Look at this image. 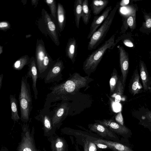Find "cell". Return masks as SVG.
Here are the masks:
<instances>
[{
  "instance_id": "cell-1",
  "label": "cell",
  "mask_w": 151,
  "mask_h": 151,
  "mask_svg": "<svg viewBox=\"0 0 151 151\" xmlns=\"http://www.w3.org/2000/svg\"><path fill=\"white\" fill-rule=\"evenodd\" d=\"M90 75L82 76L75 73L66 80L60 83L52 86L50 91L46 96L44 107L50 108L51 104L58 101H67L72 95L75 94L81 88L86 86L92 79Z\"/></svg>"
},
{
  "instance_id": "cell-2",
  "label": "cell",
  "mask_w": 151,
  "mask_h": 151,
  "mask_svg": "<svg viewBox=\"0 0 151 151\" xmlns=\"http://www.w3.org/2000/svg\"><path fill=\"white\" fill-rule=\"evenodd\" d=\"M115 35L113 34L99 48L89 55L83 63V68L88 75L96 70L107 51L114 45Z\"/></svg>"
},
{
  "instance_id": "cell-3",
  "label": "cell",
  "mask_w": 151,
  "mask_h": 151,
  "mask_svg": "<svg viewBox=\"0 0 151 151\" xmlns=\"http://www.w3.org/2000/svg\"><path fill=\"white\" fill-rule=\"evenodd\" d=\"M25 75L22 76L21 81L20 92L18 98L20 109L21 120L27 123L33 108L32 96L30 86Z\"/></svg>"
},
{
  "instance_id": "cell-4",
  "label": "cell",
  "mask_w": 151,
  "mask_h": 151,
  "mask_svg": "<svg viewBox=\"0 0 151 151\" xmlns=\"http://www.w3.org/2000/svg\"><path fill=\"white\" fill-rule=\"evenodd\" d=\"M119 7L117 4L97 30L93 34L88 45V49L92 50L96 48L103 41L112 23L114 15Z\"/></svg>"
},
{
  "instance_id": "cell-5",
  "label": "cell",
  "mask_w": 151,
  "mask_h": 151,
  "mask_svg": "<svg viewBox=\"0 0 151 151\" xmlns=\"http://www.w3.org/2000/svg\"><path fill=\"white\" fill-rule=\"evenodd\" d=\"M22 128V139L18 147V151H39L34 142L33 127L31 132L29 125L27 123H24Z\"/></svg>"
},
{
  "instance_id": "cell-6",
  "label": "cell",
  "mask_w": 151,
  "mask_h": 151,
  "mask_svg": "<svg viewBox=\"0 0 151 151\" xmlns=\"http://www.w3.org/2000/svg\"><path fill=\"white\" fill-rule=\"evenodd\" d=\"M96 122L105 126L111 131L122 136L126 138H131L132 134L130 129L112 119L96 120Z\"/></svg>"
},
{
  "instance_id": "cell-7",
  "label": "cell",
  "mask_w": 151,
  "mask_h": 151,
  "mask_svg": "<svg viewBox=\"0 0 151 151\" xmlns=\"http://www.w3.org/2000/svg\"><path fill=\"white\" fill-rule=\"evenodd\" d=\"M70 106L65 101H62L54 108V113L52 119V125L54 127L58 126L68 115Z\"/></svg>"
},
{
  "instance_id": "cell-8",
  "label": "cell",
  "mask_w": 151,
  "mask_h": 151,
  "mask_svg": "<svg viewBox=\"0 0 151 151\" xmlns=\"http://www.w3.org/2000/svg\"><path fill=\"white\" fill-rule=\"evenodd\" d=\"M133 117L139 121V124L148 129L151 132V110L143 106L132 112Z\"/></svg>"
},
{
  "instance_id": "cell-9",
  "label": "cell",
  "mask_w": 151,
  "mask_h": 151,
  "mask_svg": "<svg viewBox=\"0 0 151 151\" xmlns=\"http://www.w3.org/2000/svg\"><path fill=\"white\" fill-rule=\"evenodd\" d=\"M38 113L35 118L42 123L45 130H50L53 128L54 129L52 123L54 113V109L50 110L49 108L43 107L39 111Z\"/></svg>"
},
{
  "instance_id": "cell-10",
  "label": "cell",
  "mask_w": 151,
  "mask_h": 151,
  "mask_svg": "<svg viewBox=\"0 0 151 151\" xmlns=\"http://www.w3.org/2000/svg\"><path fill=\"white\" fill-rule=\"evenodd\" d=\"M119 52V62L123 84L125 87L129 69V58L127 52L122 46H117Z\"/></svg>"
},
{
  "instance_id": "cell-11",
  "label": "cell",
  "mask_w": 151,
  "mask_h": 151,
  "mask_svg": "<svg viewBox=\"0 0 151 151\" xmlns=\"http://www.w3.org/2000/svg\"><path fill=\"white\" fill-rule=\"evenodd\" d=\"M63 68L62 63L59 62L54 65L44 79L45 83L58 82L63 79L61 73Z\"/></svg>"
},
{
  "instance_id": "cell-12",
  "label": "cell",
  "mask_w": 151,
  "mask_h": 151,
  "mask_svg": "<svg viewBox=\"0 0 151 151\" xmlns=\"http://www.w3.org/2000/svg\"><path fill=\"white\" fill-rule=\"evenodd\" d=\"M112 10L111 6L107 7L101 15L95 16L90 27V31L87 38H91L93 34L101 25L109 15V13Z\"/></svg>"
},
{
  "instance_id": "cell-13",
  "label": "cell",
  "mask_w": 151,
  "mask_h": 151,
  "mask_svg": "<svg viewBox=\"0 0 151 151\" xmlns=\"http://www.w3.org/2000/svg\"><path fill=\"white\" fill-rule=\"evenodd\" d=\"M140 76L137 68L132 75L128 86L129 91L133 96L141 93L143 91V86L140 82Z\"/></svg>"
},
{
  "instance_id": "cell-14",
  "label": "cell",
  "mask_w": 151,
  "mask_h": 151,
  "mask_svg": "<svg viewBox=\"0 0 151 151\" xmlns=\"http://www.w3.org/2000/svg\"><path fill=\"white\" fill-rule=\"evenodd\" d=\"M140 77L145 91L151 90V78L144 62L140 60L139 63Z\"/></svg>"
},
{
  "instance_id": "cell-15",
  "label": "cell",
  "mask_w": 151,
  "mask_h": 151,
  "mask_svg": "<svg viewBox=\"0 0 151 151\" xmlns=\"http://www.w3.org/2000/svg\"><path fill=\"white\" fill-rule=\"evenodd\" d=\"M89 129L103 137H109L116 138V137L111 131L103 125L97 123L88 125Z\"/></svg>"
},
{
  "instance_id": "cell-16",
  "label": "cell",
  "mask_w": 151,
  "mask_h": 151,
  "mask_svg": "<svg viewBox=\"0 0 151 151\" xmlns=\"http://www.w3.org/2000/svg\"><path fill=\"white\" fill-rule=\"evenodd\" d=\"M28 71L26 75L28 78H31L32 81V88L35 99L38 98V91L37 87V82L38 78L37 68L34 63L30 65Z\"/></svg>"
},
{
  "instance_id": "cell-17",
  "label": "cell",
  "mask_w": 151,
  "mask_h": 151,
  "mask_svg": "<svg viewBox=\"0 0 151 151\" xmlns=\"http://www.w3.org/2000/svg\"><path fill=\"white\" fill-rule=\"evenodd\" d=\"M94 141L105 144L109 149L114 151H135L130 146L118 142L102 139H99Z\"/></svg>"
},
{
  "instance_id": "cell-18",
  "label": "cell",
  "mask_w": 151,
  "mask_h": 151,
  "mask_svg": "<svg viewBox=\"0 0 151 151\" xmlns=\"http://www.w3.org/2000/svg\"><path fill=\"white\" fill-rule=\"evenodd\" d=\"M77 43L76 39L73 37L70 38L68 45L67 55L73 63H74L77 55Z\"/></svg>"
},
{
  "instance_id": "cell-19",
  "label": "cell",
  "mask_w": 151,
  "mask_h": 151,
  "mask_svg": "<svg viewBox=\"0 0 151 151\" xmlns=\"http://www.w3.org/2000/svg\"><path fill=\"white\" fill-rule=\"evenodd\" d=\"M109 2L108 0H93L90 6L93 14L97 15L106 7Z\"/></svg>"
},
{
  "instance_id": "cell-20",
  "label": "cell",
  "mask_w": 151,
  "mask_h": 151,
  "mask_svg": "<svg viewBox=\"0 0 151 151\" xmlns=\"http://www.w3.org/2000/svg\"><path fill=\"white\" fill-rule=\"evenodd\" d=\"M9 99L11 110V118L15 122H18L20 119L18 111V101L15 95L10 94Z\"/></svg>"
},
{
  "instance_id": "cell-21",
  "label": "cell",
  "mask_w": 151,
  "mask_h": 151,
  "mask_svg": "<svg viewBox=\"0 0 151 151\" xmlns=\"http://www.w3.org/2000/svg\"><path fill=\"white\" fill-rule=\"evenodd\" d=\"M83 0H76L74 5V13L76 25L79 28L80 20L81 17L82 11V3Z\"/></svg>"
},
{
  "instance_id": "cell-22",
  "label": "cell",
  "mask_w": 151,
  "mask_h": 151,
  "mask_svg": "<svg viewBox=\"0 0 151 151\" xmlns=\"http://www.w3.org/2000/svg\"><path fill=\"white\" fill-rule=\"evenodd\" d=\"M124 87L122 82V76H119V80L116 88L113 94L111 95L116 102H119L124 96Z\"/></svg>"
},
{
  "instance_id": "cell-23",
  "label": "cell",
  "mask_w": 151,
  "mask_h": 151,
  "mask_svg": "<svg viewBox=\"0 0 151 151\" xmlns=\"http://www.w3.org/2000/svg\"><path fill=\"white\" fill-rule=\"evenodd\" d=\"M91 17V11L89 9L88 0H83L82 3L81 18L84 23L87 25Z\"/></svg>"
},
{
  "instance_id": "cell-24",
  "label": "cell",
  "mask_w": 151,
  "mask_h": 151,
  "mask_svg": "<svg viewBox=\"0 0 151 151\" xmlns=\"http://www.w3.org/2000/svg\"><path fill=\"white\" fill-rule=\"evenodd\" d=\"M119 76L116 70L114 68L111 74V77L109 81L110 94L111 96L114 93L117 85Z\"/></svg>"
},
{
  "instance_id": "cell-25",
  "label": "cell",
  "mask_w": 151,
  "mask_h": 151,
  "mask_svg": "<svg viewBox=\"0 0 151 151\" xmlns=\"http://www.w3.org/2000/svg\"><path fill=\"white\" fill-rule=\"evenodd\" d=\"M58 21L62 27L65 21V16L64 10L61 5L58 6Z\"/></svg>"
},
{
  "instance_id": "cell-26",
  "label": "cell",
  "mask_w": 151,
  "mask_h": 151,
  "mask_svg": "<svg viewBox=\"0 0 151 151\" xmlns=\"http://www.w3.org/2000/svg\"><path fill=\"white\" fill-rule=\"evenodd\" d=\"M55 147L57 151H64L65 145L63 140L59 139L55 144Z\"/></svg>"
},
{
  "instance_id": "cell-27",
  "label": "cell",
  "mask_w": 151,
  "mask_h": 151,
  "mask_svg": "<svg viewBox=\"0 0 151 151\" xmlns=\"http://www.w3.org/2000/svg\"><path fill=\"white\" fill-rule=\"evenodd\" d=\"M145 22L144 23L145 28L151 29V16L148 14H146L145 16Z\"/></svg>"
},
{
  "instance_id": "cell-28",
  "label": "cell",
  "mask_w": 151,
  "mask_h": 151,
  "mask_svg": "<svg viewBox=\"0 0 151 151\" xmlns=\"http://www.w3.org/2000/svg\"><path fill=\"white\" fill-rule=\"evenodd\" d=\"M135 22L134 17L133 15H131L128 17L127 22L131 29H134L135 26Z\"/></svg>"
},
{
  "instance_id": "cell-29",
  "label": "cell",
  "mask_w": 151,
  "mask_h": 151,
  "mask_svg": "<svg viewBox=\"0 0 151 151\" xmlns=\"http://www.w3.org/2000/svg\"><path fill=\"white\" fill-rule=\"evenodd\" d=\"M115 119L117 122L122 125H124L123 118L121 112H119L116 115Z\"/></svg>"
},
{
  "instance_id": "cell-30",
  "label": "cell",
  "mask_w": 151,
  "mask_h": 151,
  "mask_svg": "<svg viewBox=\"0 0 151 151\" xmlns=\"http://www.w3.org/2000/svg\"><path fill=\"white\" fill-rule=\"evenodd\" d=\"M88 151H97L96 145L93 142H89Z\"/></svg>"
},
{
  "instance_id": "cell-31",
  "label": "cell",
  "mask_w": 151,
  "mask_h": 151,
  "mask_svg": "<svg viewBox=\"0 0 151 151\" xmlns=\"http://www.w3.org/2000/svg\"><path fill=\"white\" fill-rule=\"evenodd\" d=\"M99 148L101 149L109 148L108 146L104 144L99 142H95L94 141L93 142Z\"/></svg>"
},
{
  "instance_id": "cell-32",
  "label": "cell",
  "mask_w": 151,
  "mask_h": 151,
  "mask_svg": "<svg viewBox=\"0 0 151 151\" xmlns=\"http://www.w3.org/2000/svg\"><path fill=\"white\" fill-rule=\"evenodd\" d=\"M49 29L51 31H54L55 29V27L54 24L52 21H49L47 23Z\"/></svg>"
},
{
  "instance_id": "cell-33",
  "label": "cell",
  "mask_w": 151,
  "mask_h": 151,
  "mask_svg": "<svg viewBox=\"0 0 151 151\" xmlns=\"http://www.w3.org/2000/svg\"><path fill=\"white\" fill-rule=\"evenodd\" d=\"M124 44L125 45L129 47H132L134 45L133 43L129 40L128 39L124 40L123 42Z\"/></svg>"
},
{
  "instance_id": "cell-34",
  "label": "cell",
  "mask_w": 151,
  "mask_h": 151,
  "mask_svg": "<svg viewBox=\"0 0 151 151\" xmlns=\"http://www.w3.org/2000/svg\"><path fill=\"white\" fill-rule=\"evenodd\" d=\"M89 142L86 140L84 144V151H88Z\"/></svg>"
},
{
  "instance_id": "cell-35",
  "label": "cell",
  "mask_w": 151,
  "mask_h": 151,
  "mask_svg": "<svg viewBox=\"0 0 151 151\" xmlns=\"http://www.w3.org/2000/svg\"><path fill=\"white\" fill-rule=\"evenodd\" d=\"M129 0H123L121 1L120 3V5L124 6L127 4L129 2Z\"/></svg>"
},
{
  "instance_id": "cell-36",
  "label": "cell",
  "mask_w": 151,
  "mask_h": 151,
  "mask_svg": "<svg viewBox=\"0 0 151 151\" xmlns=\"http://www.w3.org/2000/svg\"><path fill=\"white\" fill-rule=\"evenodd\" d=\"M8 26V23L5 22H2L0 23V27L3 28L6 27Z\"/></svg>"
},
{
  "instance_id": "cell-37",
  "label": "cell",
  "mask_w": 151,
  "mask_h": 151,
  "mask_svg": "<svg viewBox=\"0 0 151 151\" xmlns=\"http://www.w3.org/2000/svg\"><path fill=\"white\" fill-rule=\"evenodd\" d=\"M3 78V74H1L0 75V90L1 89L2 86Z\"/></svg>"
},
{
  "instance_id": "cell-38",
  "label": "cell",
  "mask_w": 151,
  "mask_h": 151,
  "mask_svg": "<svg viewBox=\"0 0 151 151\" xmlns=\"http://www.w3.org/2000/svg\"><path fill=\"white\" fill-rule=\"evenodd\" d=\"M46 1L47 3L51 4L54 1L53 0H47Z\"/></svg>"
}]
</instances>
